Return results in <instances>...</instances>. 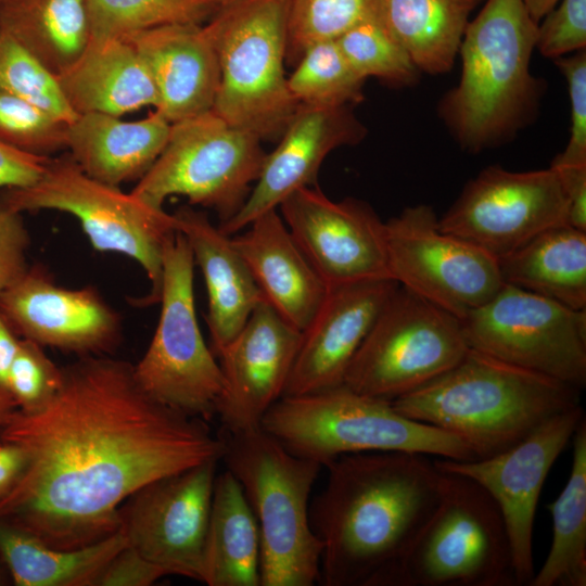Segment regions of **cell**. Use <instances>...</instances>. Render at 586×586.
<instances>
[{"instance_id": "ee69618b", "label": "cell", "mask_w": 586, "mask_h": 586, "mask_svg": "<svg viewBox=\"0 0 586 586\" xmlns=\"http://www.w3.org/2000/svg\"><path fill=\"white\" fill-rule=\"evenodd\" d=\"M165 575L161 568L126 545L107 563L95 586H148Z\"/></svg>"}, {"instance_id": "816d5d0a", "label": "cell", "mask_w": 586, "mask_h": 586, "mask_svg": "<svg viewBox=\"0 0 586 586\" xmlns=\"http://www.w3.org/2000/svg\"><path fill=\"white\" fill-rule=\"evenodd\" d=\"M21 0H0V9L2 8H5V7H10L16 2H18Z\"/></svg>"}, {"instance_id": "f6af8a7d", "label": "cell", "mask_w": 586, "mask_h": 586, "mask_svg": "<svg viewBox=\"0 0 586 586\" xmlns=\"http://www.w3.org/2000/svg\"><path fill=\"white\" fill-rule=\"evenodd\" d=\"M50 157L26 153L0 142V189L34 184L43 175Z\"/></svg>"}, {"instance_id": "f35d334b", "label": "cell", "mask_w": 586, "mask_h": 586, "mask_svg": "<svg viewBox=\"0 0 586 586\" xmlns=\"http://www.w3.org/2000/svg\"><path fill=\"white\" fill-rule=\"evenodd\" d=\"M68 124L34 103L0 90V142L20 151L50 156L67 150Z\"/></svg>"}, {"instance_id": "52a82bcc", "label": "cell", "mask_w": 586, "mask_h": 586, "mask_svg": "<svg viewBox=\"0 0 586 586\" xmlns=\"http://www.w3.org/2000/svg\"><path fill=\"white\" fill-rule=\"evenodd\" d=\"M291 0H238L207 24L219 62L213 111L260 140L279 139L300 103L284 73Z\"/></svg>"}, {"instance_id": "d6a6232c", "label": "cell", "mask_w": 586, "mask_h": 586, "mask_svg": "<svg viewBox=\"0 0 586 586\" xmlns=\"http://www.w3.org/2000/svg\"><path fill=\"white\" fill-rule=\"evenodd\" d=\"M572 464L565 486L547 508L552 540L530 586L586 585V420L572 437Z\"/></svg>"}, {"instance_id": "bcb514c9", "label": "cell", "mask_w": 586, "mask_h": 586, "mask_svg": "<svg viewBox=\"0 0 586 586\" xmlns=\"http://www.w3.org/2000/svg\"><path fill=\"white\" fill-rule=\"evenodd\" d=\"M551 168L557 171L566 196L568 225L586 231V166Z\"/></svg>"}, {"instance_id": "b9f144b4", "label": "cell", "mask_w": 586, "mask_h": 586, "mask_svg": "<svg viewBox=\"0 0 586 586\" xmlns=\"http://www.w3.org/2000/svg\"><path fill=\"white\" fill-rule=\"evenodd\" d=\"M538 22L536 49L546 58L585 50L586 0H562Z\"/></svg>"}, {"instance_id": "ba28073f", "label": "cell", "mask_w": 586, "mask_h": 586, "mask_svg": "<svg viewBox=\"0 0 586 586\" xmlns=\"http://www.w3.org/2000/svg\"><path fill=\"white\" fill-rule=\"evenodd\" d=\"M0 200L22 214L52 209L74 216L95 251L118 253L141 266L151 282L141 305L158 303L164 245L176 231L173 214L90 177L68 153L50 157L34 184L1 190Z\"/></svg>"}, {"instance_id": "7dc6e473", "label": "cell", "mask_w": 586, "mask_h": 586, "mask_svg": "<svg viewBox=\"0 0 586 586\" xmlns=\"http://www.w3.org/2000/svg\"><path fill=\"white\" fill-rule=\"evenodd\" d=\"M27 467V455L17 444L0 442V498L18 482Z\"/></svg>"}, {"instance_id": "ffe728a7", "label": "cell", "mask_w": 586, "mask_h": 586, "mask_svg": "<svg viewBox=\"0 0 586 586\" xmlns=\"http://www.w3.org/2000/svg\"><path fill=\"white\" fill-rule=\"evenodd\" d=\"M301 337L302 331L264 300L216 355L224 375L216 413L226 432L260 425L266 412L284 394Z\"/></svg>"}, {"instance_id": "d590c367", "label": "cell", "mask_w": 586, "mask_h": 586, "mask_svg": "<svg viewBox=\"0 0 586 586\" xmlns=\"http://www.w3.org/2000/svg\"><path fill=\"white\" fill-rule=\"evenodd\" d=\"M381 16L382 0H291L285 61L296 64L309 46Z\"/></svg>"}, {"instance_id": "ab89813d", "label": "cell", "mask_w": 586, "mask_h": 586, "mask_svg": "<svg viewBox=\"0 0 586 586\" xmlns=\"http://www.w3.org/2000/svg\"><path fill=\"white\" fill-rule=\"evenodd\" d=\"M62 367H59L41 345L21 339L9 370L7 391L18 410L35 412L59 391Z\"/></svg>"}, {"instance_id": "7bdbcfd3", "label": "cell", "mask_w": 586, "mask_h": 586, "mask_svg": "<svg viewBox=\"0 0 586 586\" xmlns=\"http://www.w3.org/2000/svg\"><path fill=\"white\" fill-rule=\"evenodd\" d=\"M29 232L22 213L0 200V292L16 281L29 267Z\"/></svg>"}, {"instance_id": "74e56055", "label": "cell", "mask_w": 586, "mask_h": 586, "mask_svg": "<svg viewBox=\"0 0 586 586\" xmlns=\"http://www.w3.org/2000/svg\"><path fill=\"white\" fill-rule=\"evenodd\" d=\"M0 90L23 98L67 124L77 117L66 102L56 76L1 23Z\"/></svg>"}, {"instance_id": "681fc988", "label": "cell", "mask_w": 586, "mask_h": 586, "mask_svg": "<svg viewBox=\"0 0 586 586\" xmlns=\"http://www.w3.org/2000/svg\"><path fill=\"white\" fill-rule=\"evenodd\" d=\"M535 22H540L560 0H522Z\"/></svg>"}, {"instance_id": "9c48e42d", "label": "cell", "mask_w": 586, "mask_h": 586, "mask_svg": "<svg viewBox=\"0 0 586 586\" xmlns=\"http://www.w3.org/2000/svg\"><path fill=\"white\" fill-rule=\"evenodd\" d=\"M441 472L440 500L405 556L395 586L515 585L496 502L470 477Z\"/></svg>"}, {"instance_id": "8992f818", "label": "cell", "mask_w": 586, "mask_h": 586, "mask_svg": "<svg viewBox=\"0 0 586 586\" xmlns=\"http://www.w3.org/2000/svg\"><path fill=\"white\" fill-rule=\"evenodd\" d=\"M260 426L292 454L326 467L351 454L407 451L455 460L474 459L455 436L404 417L391 402L344 384L302 395H284Z\"/></svg>"}, {"instance_id": "4fadbf2b", "label": "cell", "mask_w": 586, "mask_h": 586, "mask_svg": "<svg viewBox=\"0 0 586 586\" xmlns=\"http://www.w3.org/2000/svg\"><path fill=\"white\" fill-rule=\"evenodd\" d=\"M460 321L470 348L584 388L586 309L502 284Z\"/></svg>"}, {"instance_id": "f907efd6", "label": "cell", "mask_w": 586, "mask_h": 586, "mask_svg": "<svg viewBox=\"0 0 586 586\" xmlns=\"http://www.w3.org/2000/svg\"><path fill=\"white\" fill-rule=\"evenodd\" d=\"M17 409L11 396L0 388V426L3 425Z\"/></svg>"}, {"instance_id": "7402d4cb", "label": "cell", "mask_w": 586, "mask_h": 586, "mask_svg": "<svg viewBox=\"0 0 586 586\" xmlns=\"http://www.w3.org/2000/svg\"><path fill=\"white\" fill-rule=\"evenodd\" d=\"M390 279L328 288L301 344L284 395H302L342 385L347 369L378 316L397 288Z\"/></svg>"}, {"instance_id": "7a4b0ae2", "label": "cell", "mask_w": 586, "mask_h": 586, "mask_svg": "<svg viewBox=\"0 0 586 586\" xmlns=\"http://www.w3.org/2000/svg\"><path fill=\"white\" fill-rule=\"evenodd\" d=\"M310 505L322 543L326 586H395L399 566L441 497L442 472L428 455L369 451L326 466Z\"/></svg>"}, {"instance_id": "603a6c76", "label": "cell", "mask_w": 586, "mask_h": 586, "mask_svg": "<svg viewBox=\"0 0 586 586\" xmlns=\"http://www.w3.org/2000/svg\"><path fill=\"white\" fill-rule=\"evenodd\" d=\"M155 84V107L171 124L213 109L219 62L207 24H168L128 35Z\"/></svg>"}, {"instance_id": "e575fe53", "label": "cell", "mask_w": 586, "mask_h": 586, "mask_svg": "<svg viewBox=\"0 0 586 586\" xmlns=\"http://www.w3.org/2000/svg\"><path fill=\"white\" fill-rule=\"evenodd\" d=\"M365 81L347 63L336 41L331 40L304 51L288 77V88L300 104L337 107L362 101Z\"/></svg>"}, {"instance_id": "3957f363", "label": "cell", "mask_w": 586, "mask_h": 586, "mask_svg": "<svg viewBox=\"0 0 586 586\" xmlns=\"http://www.w3.org/2000/svg\"><path fill=\"white\" fill-rule=\"evenodd\" d=\"M579 393L469 347L454 367L391 404L404 417L455 436L481 459L512 447L553 416L581 405Z\"/></svg>"}, {"instance_id": "8fae6325", "label": "cell", "mask_w": 586, "mask_h": 586, "mask_svg": "<svg viewBox=\"0 0 586 586\" xmlns=\"http://www.w3.org/2000/svg\"><path fill=\"white\" fill-rule=\"evenodd\" d=\"M194 267L192 251L176 230L164 245L157 326L133 371L140 386L154 399L205 420L217 411L224 375L198 322Z\"/></svg>"}, {"instance_id": "5bb4252c", "label": "cell", "mask_w": 586, "mask_h": 586, "mask_svg": "<svg viewBox=\"0 0 586 586\" xmlns=\"http://www.w3.org/2000/svg\"><path fill=\"white\" fill-rule=\"evenodd\" d=\"M390 278L459 319L504 284L498 260L438 227L430 205L404 208L385 221Z\"/></svg>"}, {"instance_id": "f1b7e54d", "label": "cell", "mask_w": 586, "mask_h": 586, "mask_svg": "<svg viewBox=\"0 0 586 586\" xmlns=\"http://www.w3.org/2000/svg\"><path fill=\"white\" fill-rule=\"evenodd\" d=\"M203 583L208 586H260L258 524L241 484L228 470L215 480Z\"/></svg>"}, {"instance_id": "30bf717a", "label": "cell", "mask_w": 586, "mask_h": 586, "mask_svg": "<svg viewBox=\"0 0 586 586\" xmlns=\"http://www.w3.org/2000/svg\"><path fill=\"white\" fill-rule=\"evenodd\" d=\"M266 154L260 138L211 110L171 124L163 152L130 192L157 208L184 196L224 224L246 201Z\"/></svg>"}, {"instance_id": "cb8c5ba5", "label": "cell", "mask_w": 586, "mask_h": 586, "mask_svg": "<svg viewBox=\"0 0 586 586\" xmlns=\"http://www.w3.org/2000/svg\"><path fill=\"white\" fill-rule=\"evenodd\" d=\"M245 229L232 241L265 301L285 321L303 331L322 304L328 286L277 209L258 216Z\"/></svg>"}, {"instance_id": "7c38bea8", "label": "cell", "mask_w": 586, "mask_h": 586, "mask_svg": "<svg viewBox=\"0 0 586 586\" xmlns=\"http://www.w3.org/2000/svg\"><path fill=\"white\" fill-rule=\"evenodd\" d=\"M468 349L459 318L398 284L353 358L343 384L392 402L446 372Z\"/></svg>"}, {"instance_id": "d4e9b609", "label": "cell", "mask_w": 586, "mask_h": 586, "mask_svg": "<svg viewBox=\"0 0 586 586\" xmlns=\"http://www.w3.org/2000/svg\"><path fill=\"white\" fill-rule=\"evenodd\" d=\"M173 215L176 230L186 238L205 281L211 348L216 356L265 298L231 235L190 206Z\"/></svg>"}, {"instance_id": "f546056e", "label": "cell", "mask_w": 586, "mask_h": 586, "mask_svg": "<svg viewBox=\"0 0 586 586\" xmlns=\"http://www.w3.org/2000/svg\"><path fill=\"white\" fill-rule=\"evenodd\" d=\"M125 546L119 528L92 545L60 549L0 519V556L17 586H95L107 563Z\"/></svg>"}, {"instance_id": "ac0fdd59", "label": "cell", "mask_w": 586, "mask_h": 586, "mask_svg": "<svg viewBox=\"0 0 586 586\" xmlns=\"http://www.w3.org/2000/svg\"><path fill=\"white\" fill-rule=\"evenodd\" d=\"M294 241L328 288L390 279L385 222L364 201L329 199L317 186L278 206Z\"/></svg>"}, {"instance_id": "277c9868", "label": "cell", "mask_w": 586, "mask_h": 586, "mask_svg": "<svg viewBox=\"0 0 586 586\" xmlns=\"http://www.w3.org/2000/svg\"><path fill=\"white\" fill-rule=\"evenodd\" d=\"M537 25L522 0H486L464 31L461 75L440 116L459 145L479 153L513 138L536 116L543 84L532 75Z\"/></svg>"}, {"instance_id": "e0dca14e", "label": "cell", "mask_w": 586, "mask_h": 586, "mask_svg": "<svg viewBox=\"0 0 586 586\" xmlns=\"http://www.w3.org/2000/svg\"><path fill=\"white\" fill-rule=\"evenodd\" d=\"M581 405L544 422L512 447L494 456L471 460L434 459L443 471L470 477L496 502L506 524L512 552L515 585H530L533 563V525L547 475L581 421Z\"/></svg>"}, {"instance_id": "83f0119b", "label": "cell", "mask_w": 586, "mask_h": 586, "mask_svg": "<svg viewBox=\"0 0 586 586\" xmlns=\"http://www.w3.org/2000/svg\"><path fill=\"white\" fill-rule=\"evenodd\" d=\"M497 260L504 284L586 309V231L553 227Z\"/></svg>"}, {"instance_id": "836d02e7", "label": "cell", "mask_w": 586, "mask_h": 586, "mask_svg": "<svg viewBox=\"0 0 586 586\" xmlns=\"http://www.w3.org/2000/svg\"><path fill=\"white\" fill-rule=\"evenodd\" d=\"M90 39L125 38L168 24H202L221 7L220 0H87Z\"/></svg>"}, {"instance_id": "6da1fadb", "label": "cell", "mask_w": 586, "mask_h": 586, "mask_svg": "<svg viewBox=\"0 0 586 586\" xmlns=\"http://www.w3.org/2000/svg\"><path fill=\"white\" fill-rule=\"evenodd\" d=\"M0 442L27 455L23 475L0 498V519L60 549L116 533L119 509L136 492L221 460L226 448L205 420L150 396L133 365L104 355L62 367L56 394L35 412L16 409Z\"/></svg>"}, {"instance_id": "60d3db41", "label": "cell", "mask_w": 586, "mask_h": 586, "mask_svg": "<svg viewBox=\"0 0 586 586\" xmlns=\"http://www.w3.org/2000/svg\"><path fill=\"white\" fill-rule=\"evenodd\" d=\"M555 64L565 77L570 104V138L563 152L551 162V167L586 166V52L555 59Z\"/></svg>"}, {"instance_id": "c3c4849f", "label": "cell", "mask_w": 586, "mask_h": 586, "mask_svg": "<svg viewBox=\"0 0 586 586\" xmlns=\"http://www.w3.org/2000/svg\"><path fill=\"white\" fill-rule=\"evenodd\" d=\"M20 340L21 337L15 334L0 314V388L7 393L9 370L18 348Z\"/></svg>"}, {"instance_id": "44dd1931", "label": "cell", "mask_w": 586, "mask_h": 586, "mask_svg": "<svg viewBox=\"0 0 586 586\" xmlns=\"http://www.w3.org/2000/svg\"><path fill=\"white\" fill-rule=\"evenodd\" d=\"M366 132L349 106L300 104L277 148L266 154L246 201L232 218L218 227L232 235L264 213L277 209L297 189L316 187L326 156L336 148L357 144Z\"/></svg>"}, {"instance_id": "f5cc1de1", "label": "cell", "mask_w": 586, "mask_h": 586, "mask_svg": "<svg viewBox=\"0 0 586 586\" xmlns=\"http://www.w3.org/2000/svg\"><path fill=\"white\" fill-rule=\"evenodd\" d=\"M220 1L222 3V7H224L226 4L232 3V2L238 1V0H220Z\"/></svg>"}, {"instance_id": "5b68a950", "label": "cell", "mask_w": 586, "mask_h": 586, "mask_svg": "<svg viewBox=\"0 0 586 586\" xmlns=\"http://www.w3.org/2000/svg\"><path fill=\"white\" fill-rule=\"evenodd\" d=\"M227 433L221 460L260 534V586H313L322 543L310 523V493L322 466L292 454L260 425Z\"/></svg>"}, {"instance_id": "4dcf8cb0", "label": "cell", "mask_w": 586, "mask_h": 586, "mask_svg": "<svg viewBox=\"0 0 586 586\" xmlns=\"http://www.w3.org/2000/svg\"><path fill=\"white\" fill-rule=\"evenodd\" d=\"M483 0H382V21L420 72H449Z\"/></svg>"}, {"instance_id": "9a60e30c", "label": "cell", "mask_w": 586, "mask_h": 586, "mask_svg": "<svg viewBox=\"0 0 586 586\" xmlns=\"http://www.w3.org/2000/svg\"><path fill=\"white\" fill-rule=\"evenodd\" d=\"M563 225H568V201L551 167L531 171L484 168L438 218L441 230L473 243L496 259L538 233Z\"/></svg>"}, {"instance_id": "d6986e66", "label": "cell", "mask_w": 586, "mask_h": 586, "mask_svg": "<svg viewBox=\"0 0 586 586\" xmlns=\"http://www.w3.org/2000/svg\"><path fill=\"white\" fill-rule=\"evenodd\" d=\"M0 314L21 339L79 357L104 355L122 337L118 311L94 286H62L39 265L0 292Z\"/></svg>"}, {"instance_id": "1f68e13d", "label": "cell", "mask_w": 586, "mask_h": 586, "mask_svg": "<svg viewBox=\"0 0 586 586\" xmlns=\"http://www.w3.org/2000/svg\"><path fill=\"white\" fill-rule=\"evenodd\" d=\"M0 23L54 76L90 41L87 0H21L0 9Z\"/></svg>"}, {"instance_id": "4316f807", "label": "cell", "mask_w": 586, "mask_h": 586, "mask_svg": "<svg viewBox=\"0 0 586 586\" xmlns=\"http://www.w3.org/2000/svg\"><path fill=\"white\" fill-rule=\"evenodd\" d=\"M56 79L77 115L103 113L120 117L158 103L145 62L125 38L90 39L81 56Z\"/></svg>"}, {"instance_id": "484cf974", "label": "cell", "mask_w": 586, "mask_h": 586, "mask_svg": "<svg viewBox=\"0 0 586 586\" xmlns=\"http://www.w3.org/2000/svg\"><path fill=\"white\" fill-rule=\"evenodd\" d=\"M170 126L156 110L136 122L79 114L67 127L68 154L90 177L119 187L145 175L166 146Z\"/></svg>"}, {"instance_id": "2e32d148", "label": "cell", "mask_w": 586, "mask_h": 586, "mask_svg": "<svg viewBox=\"0 0 586 586\" xmlns=\"http://www.w3.org/2000/svg\"><path fill=\"white\" fill-rule=\"evenodd\" d=\"M219 460L154 481L119 509L126 545L161 568L203 582L206 536Z\"/></svg>"}, {"instance_id": "8d00e7d4", "label": "cell", "mask_w": 586, "mask_h": 586, "mask_svg": "<svg viewBox=\"0 0 586 586\" xmlns=\"http://www.w3.org/2000/svg\"><path fill=\"white\" fill-rule=\"evenodd\" d=\"M361 78L377 77L395 86L417 82L421 73L385 27L382 16L354 27L335 40Z\"/></svg>"}]
</instances>
